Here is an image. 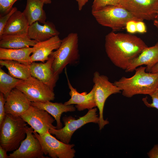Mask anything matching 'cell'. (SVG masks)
<instances>
[{"instance_id": "30bf717a", "label": "cell", "mask_w": 158, "mask_h": 158, "mask_svg": "<svg viewBox=\"0 0 158 158\" xmlns=\"http://www.w3.org/2000/svg\"><path fill=\"white\" fill-rule=\"evenodd\" d=\"M46 111L31 105L20 116L34 132L42 135L51 129H56L53 124L55 120Z\"/></svg>"}, {"instance_id": "f546056e", "label": "cell", "mask_w": 158, "mask_h": 158, "mask_svg": "<svg viewBox=\"0 0 158 158\" xmlns=\"http://www.w3.org/2000/svg\"><path fill=\"white\" fill-rule=\"evenodd\" d=\"M6 98L4 95L0 93V126L4 121L6 113L5 112L4 105L6 102Z\"/></svg>"}, {"instance_id": "9c48e42d", "label": "cell", "mask_w": 158, "mask_h": 158, "mask_svg": "<svg viewBox=\"0 0 158 158\" xmlns=\"http://www.w3.org/2000/svg\"><path fill=\"white\" fill-rule=\"evenodd\" d=\"M16 88L23 92L32 102H44L55 98L54 91L35 78L31 76L21 80Z\"/></svg>"}, {"instance_id": "2e32d148", "label": "cell", "mask_w": 158, "mask_h": 158, "mask_svg": "<svg viewBox=\"0 0 158 158\" xmlns=\"http://www.w3.org/2000/svg\"><path fill=\"white\" fill-rule=\"evenodd\" d=\"M158 63V42L153 46L147 47L130 62L126 72H132L138 67L146 66V71L150 72L151 69Z\"/></svg>"}, {"instance_id": "7402d4cb", "label": "cell", "mask_w": 158, "mask_h": 158, "mask_svg": "<svg viewBox=\"0 0 158 158\" xmlns=\"http://www.w3.org/2000/svg\"><path fill=\"white\" fill-rule=\"evenodd\" d=\"M33 47H28L18 49H9L0 47V60H10L30 65L32 63L30 54Z\"/></svg>"}, {"instance_id": "ba28073f", "label": "cell", "mask_w": 158, "mask_h": 158, "mask_svg": "<svg viewBox=\"0 0 158 158\" xmlns=\"http://www.w3.org/2000/svg\"><path fill=\"white\" fill-rule=\"evenodd\" d=\"M34 135L39 140L45 155L52 158H73L75 151V145L64 143L53 136L49 131L42 135L33 131Z\"/></svg>"}, {"instance_id": "d4e9b609", "label": "cell", "mask_w": 158, "mask_h": 158, "mask_svg": "<svg viewBox=\"0 0 158 158\" xmlns=\"http://www.w3.org/2000/svg\"><path fill=\"white\" fill-rule=\"evenodd\" d=\"M21 80L7 74L0 68V92L5 97L13 89L16 87Z\"/></svg>"}, {"instance_id": "4dcf8cb0", "label": "cell", "mask_w": 158, "mask_h": 158, "mask_svg": "<svg viewBox=\"0 0 158 158\" xmlns=\"http://www.w3.org/2000/svg\"><path fill=\"white\" fill-rule=\"evenodd\" d=\"M135 20H130L127 22L125 26L127 31L130 34H133L137 32L136 23Z\"/></svg>"}, {"instance_id": "5b68a950", "label": "cell", "mask_w": 158, "mask_h": 158, "mask_svg": "<svg viewBox=\"0 0 158 158\" xmlns=\"http://www.w3.org/2000/svg\"><path fill=\"white\" fill-rule=\"evenodd\" d=\"M92 14L99 24L110 28L114 32L125 27L127 22L130 20H141L119 6H107L92 12Z\"/></svg>"}, {"instance_id": "8fae6325", "label": "cell", "mask_w": 158, "mask_h": 158, "mask_svg": "<svg viewBox=\"0 0 158 158\" xmlns=\"http://www.w3.org/2000/svg\"><path fill=\"white\" fill-rule=\"evenodd\" d=\"M120 6L141 20H153L158 13V0H120Z\"/></svg>"}, {"instance_id": "6da1fadb", "label": "cell", "mask_w": 158, "mask_h": 158, "mask_svg": "<svg viewBox=\"0 0 158 158\" xmlns=\"http://www.w3.org/2000/svg\"><path fill=\"white\" fill-rule=\"evenodd\" d=\"M104 46L107 55L112 63L125 70L132 61L148 47L136 36L113 31L106 36Z\"/></svg>"}, {"instance_id": "cb8c5ba5", "label": "cell", "mask_w": 158, "mask_h": 158, "mask_svg": "<svg viewBox=\"0 0 158 158\" xmlns=\"http://www.w3.org/2000/svg\"><path fill=\"white\" fill-rule=\"evenodd\" d=\"M0 64L5 66L8 74L14 78L24 80L31 76L29 65L10 60H0Z\"/></svg>"}, {"instance_id": "f1b7e54d", "label": "cell", "mask_w": 158, "mask_h": 158, "mask_svg": "<svg viewBox=\"0 0 158 158\" xmlns=\"http://www.w3.org/2000/svg\"><path fill=\"white\" fill-rule=\"evenodd\" d=\"M16 7H13L11 11L3 16H0V37L2 34L4 28L12 15L17 10Z\"/></svg>"}, {"instance_id": "484cf974", "label": "cell", "mask_w": 158, "mask_h": 158, "mask_svg": "<svg viewBox=\"0 0 158 158\" xmlns=\"http://www.w3.org/2000/svg\"><path fill=\"white\" fill-rule=\"evenodd\" d=\"M120 0H94L92 6V12L97 11L108 5L120 6Z\"/></svg>"}, {"instance_id": "4316f807", "label": "cell", "mask_w": 158, "mask_h": 158, "mask_svg": "<svg viewBox=\"0 0 158 158\" xmlns=\"http://www.w3.org/2000/svg\"><path fill=\"white\" fill-rule=\"evenodd\" d=\"M18 0H0V16H3L9 12L14 3Z\"/></svg>"}, {"instance_id": "52a82bcc", "label": "cell", "mask_w": 158, "mask_h": 158, "mask_svg": "<svg viewBox=\"0 0 158 158\" xmlns=\"http://www.w3.org/2000/svg\"><path fill=\"white\" fill-rule=\"evenodd\" d=\"M97 111V109L95 107L90 109L85 115L77 119L71 116H64L62 118L64 126L60 129H51L49 132L62 142L69 144L73 134L78 129L90 123L98 124L99 118Z\"/></svg>"}, {"instance_id": "5bb4252c", "label": "cell", "mask_w": 158, "mask_h": 158, "mask_svg": "<svg viewBox=\"0 0 158 158\" xmlns=\"http://www.w3.org/2000/svg\"><path fill=\"white\" fill-rule=\"evenodd\" d=\"M5 98L4 107L6 114L20 116L31 106V102L23 92L16 87Z\"/></svg>"}, {"instance_id": "44dd1931", "label": "cell", "mask_w": 158, "mask_h": 158, "mask_svg": "<svg viewBox=\"0 0 158 158\" xmlns=\"http://www.w3.org/2000/svg\"><path fill=\"white\" fill-rule=\"evenodd\" d=\"M44 4L42 0H27L23 12L29 25L37 21L43 24L45 23L47 17L43 9Z\"/></svg>"}, {"instance_id": "7c38bea8", "label": "cell", "mask_w": 158, "mask_h": 158, "mask_svg": "<svg viewBox=\"0 0 158 158\" xmlns=\"http://www.w3.org/2000/svg\"><path fill=\"white\" fill-rule=\"evenodd\" d=\"M34 130L27 126L26 135L18 148L10 153L8 158H46L38 140L33 134Z\"/></svg>"}, {"instance_id": "836d02e7", "label": "cell", "mask_w": 158, "mask_h": 158, "mask_svg": "<svg viewBox=\"0 0 158 158\" xmlns=\"http://www.w3.org/2000/svg\"><path fill=\"white\" fill-rule=\"evenodd\" d=\"M78 4V8L79 11H81L83 7L88 2V0H75Z\"/></svg>"}, {"instance_id": "e575fe53", "label": "cell", "mask_w": 158, "mask_h": 158, "mask_svg": "<svg viewBox=\"0 0 158 158\" xmlns=\"http://www.w3.org/2000/svg\"><path fill=\"white\" fill-rule=\"evenodd\" d=\"M7 152L4 148L0 145V158H8V155L7 154Z\"/></svg>"}, {"instance_id": "8d00e7d4", "label": "cell", "mask_w": 158, "mask_h": 158, "mask_svg": "<svg viewBox=\"0 0 158 158\" xmlns=\"http://www.w3.org/2000/svg\"><path fill=\"white\" fill-rule=\"evenodd\" d=\"M153 21V24L158 29V13Z\"/></svg>"}, {"instance_id": "9a60e30c", "label": "cell", "mask_w": 158, "mask_h": 158, "mask_svg": "<svg viewBox=\"0 0 158 158\" xmlns=\"http://www.w3.org/2000/svg\"><path fill=\"white\" fill-rule=\"evenodd\" d=\"M65 69L68 85L70 90L69 95L71 97L64 104L66 105L75 104L76 108L79 111L86 109L89 110L96 107L94 87H93L91 90L88 93L86 92L79 93L71 84L68 77L66 68Z\"/></svg>"}, {"instance_id": "ffe728a7", "label": "cell", "mask_w": 158, "mask_h": 158, "mask_svg": "<svg viewBox=\"0 0 158 158\" xmlns=\"http://www.w3.org/2000/svg\"><path fill=\"white\" fill-rule=\"evenodd\" d=\"M59 34L54 24L49 21L43 25L39 24L38 21L33 23L29 25L28 33L31 39L37 42L46 40Z\"/></svg>"}, {"instance_id": "7a4b0ae2", "label": "cell", "mask_w": 158, "mask_h": 158, "mask_svg": "<svg viewBox=\"0 0 158 158\" xmlns=\"http://www.w3.org/2000/svg\"><path fill=\"white\" fill-rule=\"evenodd\" d=\"M146 68V67L139 66L132 76L122 77L114 82L123 96L130 98L139 94L150 95L158 88V73L147 72Z\"/></svg>"}, {"instance_id": "4fadbf2b", "label": "cell", "mask_w": 158, "mask_h": 158, "mask_svg": "<svg viewBox=\"0 0 158 158\" xmlns=\"http://www.w3.org/2000/svg\"><path fill=\"white\" fill-rule=\"evenodd\" d=\"M53 60L49 56L45 62H34L29 65L31 75L46 85L53 91L59 78V75L55 74L52 67Z\"/></svg>"}, {"instance_id": "d590c367", "label": "cell", "mask_w": 158, "mask_h": 158, "mask_svg": "<svg viewBox=\"0 0 158 158\" xmlns=\"http://www.w3.org/2000/svg\"><path fill=\"white\" fill-rule=\"evenodd\" d=\"M150 72L158 73V63L155 65L151 69Z\"/></svg>"}, {"instance_id": "d6a6232c", "label": "cell", "mask_w": 158, "mask_h": 158, "mask_svg": "<svg viewBox=\"0 0 158 158\" xmlns=\"http://www.w3.org/2000/svg\"><path fill=\"white\" fill-rule=\"evenodd\" d=\"M137 32L143 33L147 32L145 25L142 20L137 21L136 23Z\"/></svg>"}, {"instance_id": "1f68e13d", "label": "cell", "mask_w": 158, "mask_h": 158, "mask_svg": "<svg viewBox=\"0 0 158 158\" xmlns=\"http://www.w3.org/2000/svg\"><path fill=\"white\" fill-rule=\"evenodd\" d=\"M147 154L150 158H158V144L154 145Z\"/></svg>"}, {"instance_id": "ac0fdd59", "label": "cell", "mask_w": 158, "mask_h": 158, "mask_svg": "<svg viewBox=\"0 0 158 158\" xmlns=\"http://www.w3.org/2000/svg\"><path fill=\"white\" fill-rule=\"evenodd\" d=\"M29 25L23 12L17 10L8 20L0 37L4 36L28 34Z\"/></svg>"}, {"instance_id": "277c9868", "label": "cell", "mask_w": 158, "mask_h": 158, "mask_svg": "<svg viewBox=\"0 0 158 158\" xmlns=\"http://www.w3.org/2000/svg\"><path fill=\"white\" fill-rule=\"evenodd\" d=\"M49 56L53 58L52 67L57 75L61 73L68 65L77 63L80 59L78 34H69L62 40L59 47Z\"/></svg>"}, {"instance_id": "74e56055", "label": "cell", "mask_w": 158, "mask_h": 158, "mask_svg": "<svg viewBox=\"0 0 158 158\" xmlns=\"http://www.w3.org/2000/svg\"><path fill=\"white\" fill-rule=\"evenodd\" d=\"M44 2V4H50L51 3V0H42Z\"/></svg>"}, {"instance_id": "8992f818", "label": "cell", "mask_w": 158, "mask_h": 158, "mask_svg": "<svg viewBox=\"0 0 158 158\" xmlns=\"http://www.w3.org/2000/svg\"><path fill=\"white\" fill-rule=\"evenodd\" d=\"M93 82L94 84V98L96 104L99 110V130H102L109 123L107 120L103 118V110L106 101L111 95L120 93L121 90L114 83L111 82L108 77L101 75L98 71L93 74Z\"/></svg>"}, {"instance_id": "d6986e66", "label": "cell", "mask_w": 158, "mask_h": 158, "mask_svg": "<svg viewBox=\"0 0 158 158\" xmlns=\"http://www.w3.org/2000/svg\"><path fill=\"white\" fill-rule=\"evenodd\" d=\"M31 105L43 109L51 115L56 121L57 129L62 128L61 121L62 114L64 112L74 111L76 109L73 105H66L62 103H53L51 101L44 102H32Z\"/></svg>"}, {"instance_id": "e0dca14e", "label": "cell", "mask_w": 158, "mask_h": 158, "mask_svg": "<svg viewBox=\"0 0 158 158\" xmlns=\"http://www.w3.org/2000/svg\"><path fill=\"white\" fill-rule=\"evenodd\" d=\"M62 40L58 35L53 36L46 40L38 42L33 47V50L31 56V62L40 61L44 63L54 50L60 47Z\"/></svg>"}, {"instance_id": "3957f363", "label": "cell", "mask_w": 158, "mask_h": 158, "mask_svg": "<svg viewBox=\"0 0 158 158\" xmlns=\"http://www.w3.org/2000/svg\"><path fill=\"white\" fill-rule=\"evenodd\" d=\"M27 126L20 116L6 114L0 126V145L7 152L16 150L26 138Z\"/></svg>"}, {"instance_id": "83f0119b", "label": "cell", "mask_w": 158, "mask_h": 158, "mask_svg": "<svg viewBox=\"0 0 158 158\" xmlns=\"http://www.w3.org/2000/svg\"><path fill=\"white\" fill-rule=\"evenodd\" d=\"M150 96L152 100V102L149 103L147 97H145L142 99L143 103L147 107L155 108L158 110V88Z\"/></svg>"}, {"instance_id": "603a6c76", "label": "cell", "mask_w": 158, "mask_h": 158, "mask_svg": "<svg viewBox=\"0 0 158 158\" xmlns=\"http://www.w3.org/2000/svg\"><path fill=\"white\" fill-rule=\"evenodd\" d=\"M38 42L31 39L28 34L2 36L0 37V47L18 49L33 46Z\"/></svg>"}]
</instances>
